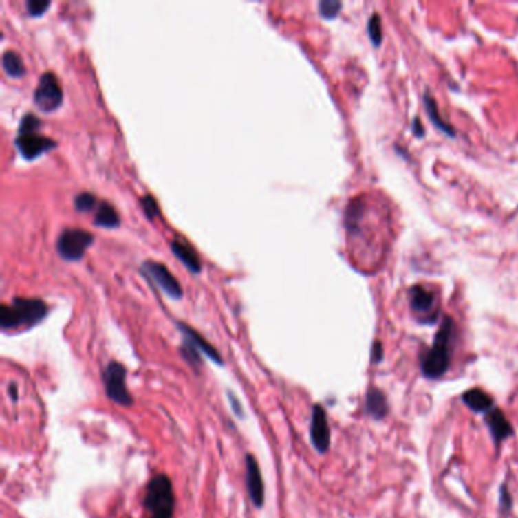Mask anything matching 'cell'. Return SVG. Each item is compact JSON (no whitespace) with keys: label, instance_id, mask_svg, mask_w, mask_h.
Here are the masks:
<instances>
[{"label":"cell","instance_id":"4fadbf2b","mask_svg":"<svg viewBox=\"0 0 518 518\" xmlns=\"http://www.w3.org/2000/svg\"><path fill=\"white\" fill-rule=\"evenodd\" d=\"M485 422L488 429H490L491 436L495 444H500L505 440H508V438L514 436L512 424H510L508 418L499 409H491L490 412H486Z\"/></svg>","mask_w":518,"mask_h":518},{"label":"cell","instance_id":"2e32d148","mask_svg":"<svg viewBox=\"0 0 518 518\" xmlns=\"http://www.w3.org/2000/svg\"><path fill=\"white\" fill-rule=\"evenodd\" d=\"M462 401L464 404L468 407V409H471L473 412H490L493 409V404H494V400L488 396V393L482 389H470L464 392L462 396Z\"/></svg>","mask_w":518,"mask_h":518},{"label":"cell","instance_id":"ffe728a7","mask_svg":"<svg viewBox=\"0 0 518 518\" xmlns=\"http://www.w3.org/2000/svg\"><path fill=\"white\" fill-rule=\"evenodd\" d=\"M180 352H181L182 359L191 365L193 369H198L202 367V357H201L202 353L195 345H192L191 342H187V341L182 342Z\"/></svg>","mask_w":518,"mask_h":518},{"label":"cell","instance_id":"5bb4252c","mask_svg":"<svg viewBox=\"0 0 518 518\" xmlns=\"http://www.w3.org/2000/svg\"><path fill=\"white\" fill-rule=\"evenodd\" d=\"M365 411H367V413L371 415L374 420H383L389 412V404L388 400H386V396L378 388H374V386H371L367 392Z\"/></svg>","mask_w":518,"mask_h":518},{"label":"cell","instance_id":"ba28073f","mask_svg":"<svg viewBox=\"0 0 518 518\" xmlns=\"http://www.w3.org/2000/svg\"><path fill=\"white\" fill-rule=\"evenodd\" d=\"M310 441L312 446L319 455H324L330 449L332 433L330 426H328L325 409L321 404H315L312 407V418H310Z\"/></svg>","mask_w":518,"mask_h":518},{"label":"cell","instance_id":"ac0fdd59","mask_svg":"<svg viewBox=\"0 0 518 518\" xmlns=\"http://www.w3.org/2000/svg\"><path fill=\"white\" fill-rule=\"evenodd\" d=\"M94 224L99 225V227L104 228H116L119 227L120 219L118 211L114 210L111 204L108 202H100L98 211H96V219H94Z\"/></svg>","mask_w":518,"mask_h":518},{"label":"cell","instance_id":"9c48e42d","mask_svg":"<svg viewBox=\"0 0 518 518\" xmlns=\"http://www.w3.org/2000/svg\"><path fill=\"white\" fill-rule=\"evenodd\" d=\"M245 484L248 495L252 501V505L261 509L265 505V484L259 461L254 455L248 453L245 456Z\"/></svg>","mask_w":518,"mask_h":518},{"label":"cell","instance_id":"3957f363","mask_svg":"<svg viewBox=\"0 0 518 518\" xmlns=\"http://www.w3.org/2000/svg\"><path fill=\"white\" fill-rule=\"evenodd\" d=\"M47 315V305L36 298H14L12 303L0 307V327L3 330L32 327Z\"/></svg>","mask_w":518,"mask_h":518},{"label":"cell","instance_id":"8992f818","mask_svg":"<svg viewBox=\"0 0 518 518\" xmlns=\"http://www.w3.org/2000/svg\"><path fill=\"white\" fill-rule=\"evenodd\" d=\"M34 102L41 111H54L63 102V90L52 72H46L40 76L39 85L34 91Z\"/></svg>","mask_w":518,"mask_h":518},{"label":"cell","instance_id":"cb8c5ba5","mask_svg":"<svg viewBox=\"0 0 518 518\" xmlns=\"http://www.w3.org/2000/svg\"><path fill=\"white\" fill-rule=\"evenodd\" d=\"M96 204V198L91 193L83 192L79 193L75 198V208L79 211H85V210H91Z\"/></svg>","mask_w":518,"mask_h":518},{"label":"cell","instance_id":"52a82bcc","mask_svg":"<svg viewBox=\"0 0 518 518\" xmlns=\"http://www.w3.org/2000/svg\"><path fill=\"white\" fill-rule=\"evenodd\" d=\"M142 271L148 275V279H151V281H154L167 296L173 298V300H180L182 296V288L180 286V283L163 263L148 260L142 265Z\"/></svg>","mask_w":518,"mask_h":518},{"label":"cell","instance_id":"484cf974","mask_svg":"<svg viewBox=\"0 0 518 518\" xmlns=\"http://www.w3.org/2000/svg\"><path fill=\"white\" fill-rule=\"evenodd\" d=\"M142 207H143V211L146 213V216L148 217H154L157 216L158 213V206H157V201L152 198L151 195H144L142 198Z\"/></svg>","mask_w":518,"mask_h":518},{"label":"cell","instance_id":"7402d4cb","mask_svg":"<svg viewBox=\"0 0 518 518\" xmlns=\"http://www.w3.org/2000/svg\"><path fill=\"white\" fill-rule=\"evenodd\" d=\"M342 10V3L338 0H323L319 3V14L324 19H334Z\"/></svg>","mask_w":518,"mask_h":518},{"label":"cell","instance_id":"d6986e66","mask_svg":"<svg viewBox=\"0 0 518 518\" xmlns=\"http://www.w3.org/2000/svg\"><path fill=\"white\" fill-rule=\"evenodd\" d=\"M2 64L5 72L10 76L19 78L25 73V65L23 61H21V56L17 52H14V50H6L2 56Z\"/></svg>","mask_w":518,"mask_h":518},{"label":"cell","instance_id":"f546056e","mask_svg":"<svg viewBox=\"0 0 518 518\" xmlns=\"http://www.w3.org/2000/svg\"><path fill=\"white\" fill-rule=\"evenodd\" d=\"M412 131H413V134L417 136V137H424L426 129H424V127H422V123H421V120H420L418 118H415V119H413Z\"/></svg>","mask_w":518,"mask_h":518},{"label":"cell","instance_id":"9a60e30c","mask_svg":"<svg viewBox=\"0 0 518 518\" xmlns=\"http://www.w3.org/2000/svg\"><path fill=\"white\" fill-rule=\"evenodd\" d=\"M171 248L175 254V257H177L180 261H182V265H186L187 269H191L192 272H196V274L201 271V261H199L198 254L195 252L193 248L187 242L180 239H175Z\"/></svg>","mask_w":518,"mask_h":518},{"label":"cell","instance_id":"277c9868","mask_svg":"<svg viewBox=\"0 0 518 518\" xmlns=\"http://www.w3.org/2000/svg\"><path fill=\"white\" fill-rule=\"evenodd\" d=\"M127 368L120 362H109L102 371V382H104L105 396L114 404L122 407H131L134 404V398L131 396L127 386Z\"/></svg>","mask_w":518,"mask_h":518},{"label":"cell","instance_id":"30bf717a","mask_svg":"<svg viewBox=\"0 0 518 518\" xmlns=\"http://www.w3.org/2000/svg\"><path fill=\"white\" fill-rule=\"evenodd\" d=\"M409 303L411 309L421 315V323L432 324L436 321L438 312L436 307V296L433 292L422 286H413L409 289Z\"/></svg>","mask_w":518,"mask_h":518},{"label":"cell","instance_id":"d4e9b609","mask_svg":"<svg viewBox=\"0 0 518 518\" xmlns=\"http://www.w3.org/2000/svg\"><path fill=\"white\" fill-rule=\"evenodd\" d=\"M50 6V2L47 0H28L26 8L31 16H41Z\"/></svg>","mask_w":518,"mask_h":518},{"label":"cell","instance_id":"5b68a950","mask_svg":"<svg viewBox=\"0 0 518 518\" xmlns=\"http://www.w3.org/2000/svg\"><path fill=\"white\" fill-rule=\"evenodd\" d=\"M91 242V233L81 228H67L56 239V251L64 260H79L83 259Z\"/></svg>","mask_w":518,"mask_h":518},{"label":"cell","instance_id":"f1b7e54d","mask_svg":"<svg viewBox=\"0 0 518 518\" xmlns=\"http://www.w3.org/2000/svg\"><path fill=\"white\" fill-rule=\"evenodd\" d=\"M228 400H230L231 407H233V412H235L236 417H239V418H244L242 404H240V401L237 400V397L235 396V393H233V392H228Z\"/></svg>","mask_w":518,"mask_h":518},{"label":"cell","instance_id":"44dd1931","mask_svg":"<svg viewBox=\"0 0 518 518\" xmlns=\"http://www.w3.org/2000/svg\"><path fill=\"white\" fill-rule=\"evenodd\" d=\"M368 35H369L371 43H373L376 47L382 45L383 32H382V25H380V17H378L377 14H373V16H371L368 20Z\"/></svg>","mask_w":518,"mask_h":518},{"label":"cell","instance_id":"83f0119b","mask_svg":"<svg viewBox=\"0 0 518 518\" xmlns=\"http://www.w3.org/2000/svg\"><path fill=\"white\" fill-rule=\"evenodd\" d=\"M382 360H383V345H382V342L376 341L373 349H371V362L380 363Z\"/></svg>","mask_w":518,"mask_h":518},{"label":"cell","instance_id":"7a4b0ae2","mask_svg":"<svg viewBox=\"0 0 518 518\" xmlns=\"http://www.w3.org/2000/svg\"><path fill=\"white\" fill-rule=\"evenodd\" d=\"M453 319L446 316L438 330L433 345L421 359V374L426 378H440L450 367V341L453 334Z\"/></svg>","mask_w":518,"mask_h":518},{"label":"cell","instance_id":"603a6c76","mask_svg":"<svg viewBox=\"0 0 518 518\" xmlns=\"http://www.w3.org/2000/svg\"><path fill=\"white\" fill-rule=\"evenodd\" d=\"M40 128V120L39 118H35L34 114L28 113L20 120V127H19V133H34Z\"/></svg>","mask_w":518,"mask_h":518},{"label":"cell","instance_id":"4dcf8cb0","mask_svg":"<svg viewBox=\"0 0 518 518\" xmlns=\"http://www.w3.org/2000/svg\"><path fill=\"white\" fill-rule=\"evenodd\" d=\"M8 393H10L11 400H14V401H17V400H19V388H17V385H16V383H11V385L8 386Z\"/></svg>","mask_w":518,"mask_h":518},{"label":"cell","instance_id":"4316f807","mask_svg":"<svg viewBox=\"0 0 518 518\" xmlns=\"http://www.w3.org/2000/svg\"><path fill=\"white\" fill-rule=\"evenodd\" d=\"M499 497H500V506H501L503 509H506V510H510V509H512V497H510V494H509V491H508V486H506L505 484H503V485L500 486V494H499Z\"/></svg>","mask_w":518,"mask_h":518},{"label":"cell","instance_id":"e0dca14e","mask_svg":"<svg viewBox=\"0 0 518 518\" xmlns=\"http://www.w3.org/2000/svg\"><path fill=\"white\" fill-rule=\"evenodd\" d=\"M422 102H424L426 111L429 114L430 120L433 122V125L438 129H441L444 134L453 137L455 136V129L451 128L446 120H442V118L440 116V111H438V105H436V100L433 99V96H430L429 93H424V99H422Z\"/></svg>","mask_w":518,"mask_h":518},{"label":"cell","instance_id":"8fae6325","mask_svg":"<svg viewBox=\"0 0 518 518\" xmlns=\"http://www.w3.org/2000/svg\"><path fill=\"white\" fill-rule=\"evenodd\" d=\"M16 146L20 154L26 160H34L41 154H45L50 148H54L55 142L34 131V133H19L16 138Z\"/></svg>","mask_w":518,"mask_h":518},{"label":"cell","instance_id":"6da1fadb","mask_svg":"<svg viewBox=\"0 0 518 518\" xmlns=\"http://www.w3.org/2000/svg\"><path fill=\"white\" fill-rule=\"evenodd\" d=\"M173 484L171 477L164 473L155 474L146 485L143 506L146 518H173L175 515Z\"/></svg>","mask_w":518,"mask_h":518},{"label":"cell","instance_id":"7c38bea8","mask_svg":"<svg viewBox=\"0 0 518 518\" xmlns=\"http://www.w3.org/2000/svg\"><path fill=\"white\" fill-rule=\"evenodd\" d=\"M178 328H180V332L182 334V338H184V341L191 342V344L198 348L202 354H206L211 362H215L216 365H224L222 356L219 354L217 349L213 345H211L210 342L204 339L201 334L195 330V328L188 327L184 323H178Z\"/></svg>","mask_w":518,"mask_h":518}]
</instances>
